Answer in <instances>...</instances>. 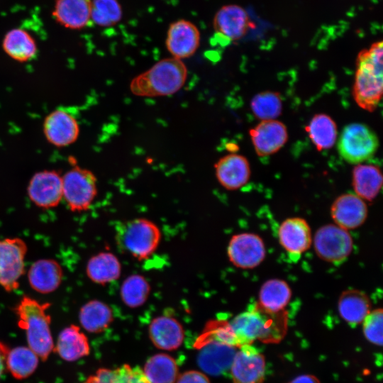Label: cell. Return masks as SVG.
Segmentation results:
<instances>
[{"label": "cell", "instance_id": "5b68a950", "mask_svg": "<svg viewBox=\"0 0 383 383\" xmlns=\"http://www.w3.org/2000/svg\"><path fill=\"white\" fill-rule=\"evenodd\" d=\"M118 248L139 260L152 255L157 248L161 232L158 226L146 218H135L116 227Z\"/></svg>", "mask_w": 383, "mask_h": 383}, {"label": "cell", "instance_id": "e575fe53", "mask_svg": "<svg viewBox=\"0 0 383 383\" xmlns=\"http://www.w3.org/2000/svg\"><path fill=\"white\" fill-rule=\"evenodd\" d=\"M150 292V286L146 279L140 274H131L124 279L121 287L123 302L130 308L141 306L147 301Z\"/></svg>", "mask_w": 383, "mask_h": 383}, {"label": "cell", "instance_id": "8fae6325", "mask_svg": "<svg viewBox=\"0 0 383 383\" xmlns=\"http://www.w3.org/2000/svg\"><path fill=\"white\" fill-rule=\"evenodd\" d=\"M230 261L242 269L258 266L265 257V248L262 238L254 233H242L234 235L227 249Z\"/></svg>", "mask_w": 383, "mask_h": 383}, {"label": "cell", "instance_id": "d590c367", "mask_svg": "<svg viewBox=\"0 0 383 383\" xmlns=\"http://www.w3.org/2000/svg\"><path fill=\"white\" fill-rule=\"evenodd\" d=\"M254 115L261 121L275 119L282 109V101L279 93L265 91L255 95L250 103Z\"/></svg>", "mask_w": 383, "mask_h": 383}, {"label": "cell", "instance_id": "44dd1931", "mask_svg": "<svg viewBox=\"0 0 383 383\" xmlns=\"http://www.w3.org/2000/svg\"><path fill=\"white\" fill-rule=\"evenodd\" d=\"M278 235L281 245L293 256H300L311 244L310 227L301 218L284 221L279 228Z\"/></svg>", "mask_w": 383, "mask_h": 383}, {"label": "cell", "instance_id": "ab89813d", "mask_svg": "<svg viewBox=\"0 0 383 383\" xmlns=\"http://www.w3.org/2000/svg\"><path fill=\"white\" fill-rule=\"evenodd\" d=\"M289 383H320L318 379L311 374L300 375Z\"/></svg>", "mask_w": 383, "mask_h": 383}, {"label": "cell", "instance_id": "ffe728a7", "mask_svg": "<svg viewBox=\"0 0 383 383\" xmlns=\"http://www.w3.org/2000/svg\"><path fill=\"white\" fill-rule=\"evenodd\" d=\"M148 334L152 344L162 350L179 348L184 338L182 324L175 318L168 315L153 318L148 327Z\"/></svg>", "mask_w": 383, "mask_h": 383}, {"label": "cell", "instance_id": "d6986e66", "mask_svg": "<svg viewBox=\"0 0 383 383\" xmlns=\"http://www.w3.org/2000/svg\"><path fill=\"white\" fill-rule=\"evenodd\" d=\"M216 177L222 187L236 190L244 186L250 177V167L246 157L235 152L221 157L214 165Z\"/></svg>", "mask_w": 383, "mask_h": 383}, {"label": "cell", "instance_id": "52a82bcc", "mask_svg": "<svg viewBox=\"0 0 383 383\" xmlns=\"http://www.w3.org/2000/svg\"><path fill=\"white\" fill-rule=\"evenodd\" d=\"M62 179V198L72 211L87 210L97 194L96 178L87 169L74 167Z\"/></svg>", "mask_w": 383, "mask_h": 383}, {"label": "cell", "instance_id": "4dcf8cb0", "mask_svg": "<svg viewBox=\"0 0 383 383\" xmlns=\"http://www.w3.org/2000/svg\"><path fill=\"white\" fill-rule=\"evenodd\" d=\"M39 357L28 346H18L9 349L5 367L16 379H24L36 370Z\"/></svg>", "mask_w": 383, "mask_h": 383}, {"label": "cell", "instance_id": "9a60e30c", "mask_svg": "<svg viewBox=\"0 0 383 383\" xmlns=\"http://www.w3.org/2000/svg\"><path fill=\"white\" fill-rule=\"evenodd\" d=\"M256 153L261 157L277 152L287 143L285 125L277 120H262L249 131Z\"/></svg>", "mask_w": 383, "mask_h": 383}, {"label": "cell", "instance_id": "2e32d148", "mask_svg": "<svg viewBox=\"0 0 383 383\" xmlns=\"http://www.w3.org/2000/svg\"><path fill=\"white\" fill-rule=\"evenodd\" d=\"M48 141L56 147H65L76 141L79 133L77 119L63 109L51 112L43 123Z\"/></svg>", "mask_w": 383, "mask_h": 383}, {"label": "cell", "instance_id": "ba28073f", "mask_svg": "<svg viewBox=\"0 0 383 383\" xmlns=\"http://www.w3.org/2000/svg\"><path fill=\"white\" fill-rule=\"evenodd\" d=\"M313 242L317 255L331 263L343 262L353 250L350 235L347 230L337 225L328 224L318 228Z\"/></svg>", "mask_w": 383, "mask_h": 383}, {"label": "cell", "instance_id": "f35d334b", "mask_svg": "<svg viewBox=\"0 0 383 383\" xmlns=\"http://www.w3.org/2000/svg\"><path fill=\"white\" fill-rule=\"evenodd\" d=\"M175 383H210V381L203 372L188 370L179 374Z\"/></svg>", "mask_w": 383, "mask_h": 383}, {"label": "cell", "instance_id": "277c9868", "mask_svg": "<svg viewBox=\"0 0 383 383\" xmlns=\"http://www.w3.org/2000/svg\"><path fill=\"white\" fill-rule=\"evenodd\" d=\"M49 303L40 304L36 300L23 296L15 311L18 326L25 331L28 347L45 361L54 349L50 332V316L46 313Z\"/></svg>", "mask_w": 383, "mask_h": 383}, {"label": "cell", "instance_id": "60d3db41", "mask_svg": "<svg viewBox=\"0 0 383 383\" xmlns=\"http://www.w3.org/2000/svg\"><path fill=\"white\" fill-rule=\"evenodd\" d=\"M9 348L3 343L0 342V379L3 374L5 367V360Z\"/></svg>", "mask_w": 383, "mask_h": 383}, {"label": "cell", "instance_id": "7c38bea8", "mask_svg": "<svg viewBox=\"0 0 383 383\" xmlns=\"http://www.w3.org/2000/svg\"><path fill=\"white\" fill-rule=\"evenodd\" d=\"M230 370L234 383H262L265 371V357L252 344L240 346Z\"/></svg>", "mask_w": 383, "mask_h": 383}, {"label": "cell", "instance_id": "4fadbf2b", "mask_svg": "<svg viewBox=\"0 0 383 383\" xmlns=\"http://www.w3.org/2000/svg\"><path fill=\"white\" fill-rule=\"evenodd\" d=\"M30 199L41 208L56 206L62 199V179L54 170L36 173L28 187Z\"/></svg>", "mask_w": 383, "mask_h": 383}, {"label": "cell", "instance_id": "836d02e7", "mask_svg": "<svg viewBox=\"0 0 383 383\" xmlns=\"http://www.w3.org/2000/svg\"><path fill=\"white\" fill-rule=\"evenodd\" d=\"M306 131L319 151L332 148L337 139L336 124L325 113L314 115L306 127Z\"/></svg>", "mask_w": 383, "mask_h": 383}, {"label": "cell", "instance_id": "484cf974", "mask_svg": "<svg viewBox=\"0 0 383 383\" xmlns=\"http://www.w3.org/2000/svg\"><path fill=\"white\" fill-rule=\"evenodd\" d=\"M382 185L380 169L374 165H357L353 170V186L355 194L362 199L372 201Z\"/></svg>", "mask_w": 383, "mask_h": 383}, {"label": "cell", "instance_id": "30bf717a", "mask_svg": "<svg viewBox=\"0 0 383 383\" xmlns=\"http://www.w3.org/2000/svg\"><path fill=\"white\" fill-rule=\"evenodd\" d=\"M246 11L236 4L222 6L214 16L213 26L216 43L227 45L242 38L250 26Z\"/></svg>", "mask_w": 383, "mask_h": 383}, {"label": "cell", "instance_id": "6da1fadb", "mask_svg": "<svg viewBox=\"0 0 383 383\" xmlns=\"http://www.w3.org/2000/svg\"><path fill=\"white\" fill-rule=\"evenodd\" d=\"M228 323L238 348L256 340L267 343L279 342L287 332V317L284 311L268 312L255 303Z\"/></svg>", "mask_w": 383, "mask_h": 383}, {"label": "cell", "instance_id": "9c48e42d", "mask_svg": "<svg viewBox=\"0 0 383 383\" xmlns=\"http://www.w3.org/2000/svg\"><path fill=\"white\" fill-rule=\"evenodd\" d=\"M26 243L21 238L0 240V285L10 292L18 287V279L24 273Z\"/></svg>", "mask_w": 383, "mask_h": 383}, {"label": "cell", "instance_id": "8992f818", "mask_svg": "<svg viewBox=\"0 0 383 383\" xmlns=\"http://www.w3.org/2000/svg\"><path fill=\"white\" fill-rule=\"evenodd\" d=\"M337 146L340 155L346 162L360 164L374 155L379 147V140L370 127L353 123L344 127Z\"/></svg>", "mask_w": 383, "mask_h": 383}, {"label": "cell", "instance_id": "3957f363", "mask_svg": "<svg viewBox=\"0 0 383 383\" xmlns=\"http://www.w3.org/2000/svg\"><path fill=\"white\" fill-rule=\"evenodd\" d=\"M187 74V68L182 60L165 58L134 77L130 90L138 96H170L182 88Z\"/></svg>", "mask_w": 383, "mask_h": 383}, {"label": "cell", "instance_id": "f546056e", "mask_svg": "<svg viewBox=\"0 0 383 383\" xmlns=\"http://www.w3.org/2000/svg\"><path fill=\"white\" fill-rule=\"evenodd\" d=\"M2 46L10 57L18 62L30 60L37 52V45L34 38L22 28L10 30L3 39Z\"/></svg>", "mask_w": 383, "mask_h": 383}, {"label": "cell", "instance_id": "603a6c76", "mask_svg": "<svg viewBox=\"0 0 383 383\" xmlns=\"http://www.w3.org/2000/svg\"><path fill=\"white\" fill-rule=\"evenodd\" d=\"M53 352L67 362L78 360L90 353L88 338L78 326L70 325L58 335Z\"/></svg>", "mask_w": 383, "mask_h": 383}, {"label": "cell", "instance_id": "cb8c5ba5", "mask_svg": "<svg viewBox=\"0 0 383 383\" xmlns=\"http://www.w3.org/2000/svg\"><path fill=\"white\" fill-rule=\"evenodd\" d=\"M91 0H56L53 16L65 28L81 29L91 21Z\"/></svg>", "mask_w": 383, "mask_h": 383}, {"label": "cell", "instance_id": "7402d4cb", "mask_svg": "<svg viewBox=\"0 0 383 383\" xmlns=\"http://www.w3.org/2000/svg\"><path fill=\"white\" fill-rule=\"evenodd\" d=\"M63 271L60 265L51 259L35 262L28 273V282L33 289L48 294L56 290L62 282Z\"/></svg>", "mask_w": 383, "mask_h": 383}, {"label": "cell", "instance_id": "7a4b0ae2", "mask_svg": "<svg viewBox=\"0 0 383 383\" xmlns=\"http://www.w3.org/2000/svg\"><path fill=\"white\" fill-rule=\"evenodd\" d=\"M383 45L377 41L361 50L356 60L353 94L356 104L372 112L382 96Z\"/></svg>", "mask_w": 383, "mask_h": 383}, {"label": "cell", "instance_id": "f1b7e54d", "mask_svg": "<svg viewBox=\"0 0 383 383\" xmlns=\"http://www.w3.org/2000/svg\"><path fill=\"white\" fill-rule=\"evenodd\" d=\"M79 322L87 331L98 333L106 329L113 320L110 306L99 300H91L82 306Z\"/></svg>", "mask_w": 383, "mask_h": 383}, {"label": "cell", "instance_id": "ac0fdd59", "mask_svg": "<svg viewBox=\"0 0 383 383\" xmlns=\"http://www.w3.org/2000/svg\"><path fill=\"white\" fill-rule=\"evenodd\" d=\"M331 216L337 226L345 229L360 226L367 216V207L362 199L355 194L339 196L333 203Z\"/></svg>", "mask_w": 383, "mask_h": 383}, {"label": "cell", "instance_id": "4316f807", "mask_svg": "<svg viewBox=\"0 0 383 383\" xmlns=\"http://www.w3.org/2000/svg\"><path fill=\"white\" fill-rule=\"evenodd\" d=\"M86 272L94 283L106 284L118 279L121 273V264L111 252H102L92 256L88 261Z\"/></svg>", "mask_w": 383, "mask_h": 383}, {"label": "cell", "instance_id": "e0dca14e", "mask_svg": "<svg viewBox=\"0 0 383 383\" xmlns=\"http://www.w3.org/2000/svg\"><path fill=\"white\" fill-rule=\"evenodd\" d=\"M197 364L204 373L218 376L230 370L238 348L216 341L207 342L199 348Z\"/></svg>", "mask_w": 383, "mask_h": 383}, {"label": "cell", "instance_id": "8d00e7d4", "mask_svg": "<svg viewBox=\"0 0 383 383\" xmlns=\"http://www.w3.org/2000/svg\"><path fill=\"white\" fill-rule=\"evenodd\" d=\"M122 18L118 0H91V21L100 26H111Z\"/></svg>", "mask_w": 383, "mask_h": 383}, {"label": "cell", "instance_id": "83f0119b", "mask_svg": "<svg viewBox=\"0 0 383 383\" xmlns=\"http://www.w3.org/2000/svg\"><path fill=\"white\" fill-rule=\"evenodd\" d=\"M291 297L292 291L286 282L271 279L262 285L257 304L268 312L279 313L284 311Z\"/></svg>", "mask_w": 383, "mask_h": 383}, {"label": "cell", "instance_id": "5bb4252c", "mask_svg": "<svg viewBox=\"0 0 383 383\" xmlns=\"http://www.w3.org/2000/svg\"><path fill=\"white\" fill-rule=\"evenodd\" d=\"M200 33L192 22L180 19L168 28L166 47L173 57L182 60L193 55L199 46Z\"/></svg>", "mask_w": 383, "mask_h": 383}, {"label": "cell", "instance_id": "d6a6232c", "mask_svg": "<svg viewBox=\"0 0 383 383\" xmlns=\"http://www.w3.org/2000/svg\"><path fill=\"white\" fill-rule=\"evenodd\" d=\"M143 370L150 383H175L179 376L177 362L166 353L149 357Z\"/></svg>", "mask_w": 383, "mask_h": 383}, {"label": "cell", "instance_id": "d4e9b609", "mask_svg": "<svg viewBox=\"0 0 383 383\" xmlns=\"http://www.w3.org/2000/svg\"><path fill=\"white\" fill-rule=\"evenodd\" d=\"M338 309L340 317L354 327L362 323L370 312V301L363 292L348 289L340 296Z\"/></svg>", "mask_w": 383, "mask_h": 383}, {"label": "cell", "instance_id": "1f68e13d", "mask_svg": "<svg viewBox=\"0 0 383 383\" xmlns=\"http://www.w3.org/2000/svg\"><path fill=\"white\" fill-rule=\"evenodd\" d=\"M83 383H150L143 370L124 364L116 369L99 368Z\"/></svg>", "mask_w": 383, "mask_h": 383}, {"label": "cell", "instance_id": "74e56055", "mask_svg": "<svg viewBox=\"0 0 383 383\" xmlns=\"http://www.w3.org/2000/svg\"><path fill=\"white\" fill-rule=\"evenodd\" d=\"M382 309H377L370 312L362 321L365 338L379 346L382 345Z\"/></svg>", "mask_w": 383, "mask_h": 383}]
</instances>
